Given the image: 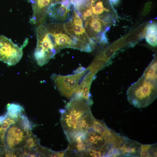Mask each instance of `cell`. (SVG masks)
I'll use <instances>...</instances> for the list:
<instances>
[{"instance_id": "1", "label": "cell", "mask_w": 157, "mask_h": 157, "mask_svg": "<svg viewBox=\"0 0 157 157\" xmlns=\"http://www.w3.org/2000/svg\"><path fill=\"white\" fill-rule=\"evenodd\" d=\"M117 133L104 122L96 119L93 126L69 143L72 154L78 156H113Z\"/></svg>"}, {"instance_id": "2", "label": "cell", "mask_w": 157, "mask_h": 157, "mask_svg": "<svg viewBox=\"0 0 157 157\" xmlns=\"http://www.w3.org/2000/svg\"><path fill=\"white\" fill-rule=\"evenodd\" d=\"M92 105L81 95L75 94L65 108L60 110L61 125L69 142L93 126L96 119L91 113Z\"/></svg>"}, {"instance_id": "3", "label": "cell", "mask_w": 157, "mask_h": 157, "mask_svg": "<svg viewBox=\"0 0 157 157\" xmlns=\"http://www.w3.org/2000/svg\"><path fill=\"white\" fill-rule=\"evenodd\" d=\"M127 95L128 101L135 107L140 108L147 107L157 97L156 80L142 75L129 88Z\"/></svg>"}, {"instance_id": "4", "label": "cell", "mask_w": 157, "mask_h": 157, "mask_svg": "<svg viewBox=\"0 0 157 157\" xmlns=\"http://www.w3.org/2000/svg\"><path fill=\"white\" fill-rule=\"evenodd\" d=\"M37 42L34 56L38 65L46 64L58 52L45 25H39L36 30Z\"/></svg>"}, {"instance_id": "5", "label": "cell", "mask_w": 157, "mask_h": 157, "mask_svg": "<svg viewBox=\"0 0 157 157\" xmlns=\"http://www.w3.org/2000/svg\"><path fill=\"white\" fill-rule=\"evenodd\" d=\"M45 26L57 52L65 48L78 49L80 44L79 39L69 34L65 29L64 24L53 22Z\"/></svg>"}, {"instance_id": "6", "label": "cell", "mask_w": 157, "mask_h": 157, "mask_svg": "<svg viewBox=\"0 0 157 157\" xmlns=\"http://www.w3.org/2000/svg\"><path fill=\"white\" fill-rule=\"evenodd\" d=\"M28 42L27 39L21 47L3 35L0 36V60L9 66L16 65L21 59L23 48Z\"/></svg>"}, {"instance_id": "7", "label": "cell", "mask_w": 157, "mask_h": 157, "mask_svg": "<svg viewBox=\"0 0 157 157\" xmlns=\"http://www.w3.org/2000/svg\"><path fill=\"white\" fill-rule=\"evenodd\" d=\"M85 72V69L79 72L68 75L53 74L51 78L60 94L68 98L75 93L79 82Z\"/></svg>"}, {"instance_id": "8", "label": "cell", "mask_w": 157, "mask_h": 157, "mask_svg": "<svg viewBox=\"0 0 157 157\" xmlns=\"http://www.w3.org/2000/svg\"><path fill=\"white\" fill-rule=\"evenodd\" d=\"M68 21L64 24L67 32L71 36L78 38L85 44L89 43V38L83 27V21L74 10Z\"/></svg>"}, {"instance_id": "9", "label": "cell", "mask_w": 157, "mask_h": 157, "mask_svg": "<svg viewBox=\"0 0 157 157\" xmlns=\"http://www.w3.org/2000/svg\"><path fill=\"white\" fill-rule=\"evenodd\" d=\"M20 126L13 125L7 132L6 142L7 147L10 149H15L22 145L25 141L26 135L25 131L27 127L22 120Z\"/></svg>"}, {"instance_id": "10", "label": "cell", "mask_w": 157, "mask_h": 157, "mask_svg": "<svg viewBox=\"0 0 157 157\" xmlns=\"http://www.w3.org/2000/svg\"><path fill=\"white\" fill-rule=\"evenodd\" d=\"M100 18L92 16L87 19L85 24V29L87 35L90 38L95 40V35H98L101 39L104 27L106 24Z\"/></svg>"}, {"instance_id": "11", "label": "cell", "mask_w": 157, "mask_h": 157, "mask_svg": "<svg viewBox=\"0 0 157 157\" xmlns=\"http://www.w3.org/2000/svg\"><path fill=\"white\" fill-rule=\"evenodd\" d=\"M71 10L60 2L53 4L50 6L47 11V15L50 17L58 21L69 20Z\"/></svg>"}, {"instance_id": "12", "label": "cell", "mask_w": 157, "mask_h": 157, "mask_svg": "<svg viewBox=\"0 0 157 157\" xmlns=\"http://www.w3.org/2000/svg\"><path fill=\"white\" fill-rule=\"evenodd\" d=\"M141 145L127 138L121 150V156H140Z\"/></svg>"}, {"instance_id": "13", "label": "cell", "mask_w": 157, "mask_h": 157, "mask_svg": "<svg viewBox=\"0 0 157 157\" xmlns=\"http://www.w3.org/2000/svg\"><path fill=\"white\" fill-rule=\"evenodd\" d=\"M147 42L150 45H157V25L155 23H151L147 26L146 35Z\"/></svg>"}, {"instance_id": "14", "label": "cell", "mask_w": 157, "mask_h": 157, "mask_svg": "<svg viewBox=\"0 0 157 157\" xmlns=\"http://www.w3.org/2000/svg\"><path fill=\"white\" fill-rule=\"evenodd\" d=\"M156 144H141L140 156H156Z\"/></svg>"}, {"instance_id": "15", "label": "cell", "mask_w": 157, "mask_h": 157, "mask_svg": "<svg viewBox=\"0 0 157 157\" xmlns=\"http://www.w3.org/2000/svg\"><path fill=\"white\" fill-rule=\"evenodd\" d=\"M143 75L147 78L156 80V62H153L151 63L145 71Z\"/></svg>"}, {"instance_id": "16", "label": "cell", "mask_w": 157, "mask_h": 157, "mask_svg": "<svg viewBox=\"0 0 157 157\" xmlns=\"http://www.w3.org/2000/svg\"><path fill=\"white\" fill-rule=\"evenodd\" d=\"M7 114L10 117L13 118H16L18 114L24 109L20 105L13 103L8 104L7 106Z\"/></svg>"}, {"instance_id": "17", "label": "cell", "mask_w": 157, "mask_h": 157, "mask_svg": "<svg viewBox=\"0 0 157 157\" xmlns=\"http://www.w3.org/2000/svg\"><path fill=\"white\" fill-rule=\"evenodd\" d=\"M111 1H112L113 2H115L116 1H117V0H111Z\"/></svg>"}]
</instances>
